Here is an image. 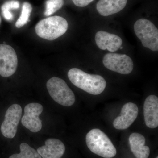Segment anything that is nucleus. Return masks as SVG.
Returning <instances> with one entry per match:
<instances>
[{"label": "nucleus", "instance_id": "obj_9", "mask_svg": "<svg viewBox=\"0 0 158 158\" xmlns=\"http://www.w3.org/2000/svg\"><path fill=\"white\" fill-rule=\"evenodd\" d=\"M43 111V107L40 104L31 103L27 105L24 108V115L22 118V124L32 132L39 131L42 124L39 116Z\"/></svg>", "mask_w": 158, "mask_h": 158}, {"label": "nucleus", "instance_id": "obj_3", "mask_svg": "<svg viewBox=\"0 0 158 158\" xmlns=\"http://www.w3.org/2000/svg\"><path fill=\"white\" fill-rule=\"evenodd\" d=\"M68 28L66 19L61 16H54L41 20L37 23L35 31L43 39L53 40L65 34Z\"/></svg>", "mask_w": 158, "mask_h": 158}, {"label": "nucleus", "instance_id": "obj_22", "mask_svg": "<svg viewBox=\"0 0 158 158\" xmlns=\"http://www.w3.org/2000/svg\"><path fill=\"white\" fill-rule=\"evenodd\" d=\"M156 158H158V156H157V157H156Z\"/></svg>", "mask_w": 158, "mask_h": 158}, {"label": "nucleus", "instance_id": "obj_7", "mask_svg": "<svg viewBox=\"0 0 158 158\" xmlns=\"http://www.w3.org/2000/svg\"><path fill=\"white\" fill-rule=\"evenodd\" d=\"M17 66V56L13 48L0 44V75L4 77L11 76L16 71Z\"/></svg>", "mask_w": 158, "mask_h": 158}, {"label": "nucleus", "instance_id": "obj_11", "mask_svg": "<svg viewBox=\"0 0 158 158\" xmlns=\"http://www.w3.org/2000/svg\"><path fill=\"white\" fill-rule=\"evenodd\" d=\"M95 40L97 45L100 49L107 50L112 52L118 50L123 43L119 36L103 31H98L96 33Z\"/></svg>", "mask_w": 158, "mask_h": 158}, {"label": "nucleus", "instance_id": "obj_14", "mask_svg": "<svg viewBox=\"0 0 158 158\" xmlns=\"http://www.w3.org/2000/svg\"><path fill=\"white\" fill-rule=\"evenodd\" d=\"M129 142L131 151L136 158H148L149 148L145 146V139L139 133H134L130 135Z\"/></svg>", "mask_w": 158, "mask_h": 158}, {"label": "nucleus", "instance_id": "obj_5", "mask_svg": "<svg viewBox=\"0 0 158 158\" xmlns=\"http://www.w3.org/2000/svg\"><path fill=\"white\" fill-rule=\"evenodd\" d=\"M134 31L144 47L154 52L158 51V30L152 22L140 19L135 23Z\"/></svg>", "mask_w": 158, "mask_h": 158}, {"label": "nucleus", "instance_id": "obj_17", "mask_svg": "<svg viewBox=\"0 0 158 158\" xmlns=\"http://www.w3.org/2000/svg\"><path fill=\"white\" fill-rule=\"evenodd\" d=\"M32 7L30 3L25 2L23 5L21 14L15 23L16 27H22L29 21V18L32 12Z\"/></svg>", "mask_w": 158, "mask_h": 158}, {"label": "nucleus", "instance_id": "obj_19", "mask_svg": "<svg viewBox=\"0 0 158 158\" xmlns=\"http://www.w3.org/2000/svg\"><path fill=\"white\" fill-rule=\"evenodd\" d=\"M64 0H47L46 2L44 15L49 16L62 8Z\"/></svg>", "mask_w": 158, "mask_h": 158}, {"label": "nucleus", "instance_id": "obj_8", "mask_svg": "<svg viewBox=\"0 0 158 158\" xmlns=\"http://www.w3.org/2000/svg\"><path fill=\"white\" fill-rule=\"evenodd\" d=\"M22 109L18 104H13L6 111L5 118L1 125V131L4 137L14 138L22 116Z\"/></svg>", "mask_w": 158, "mask_h": 158}, {"label": "nucleus", "instance_id": "obj_20", "mask_svg": "<svg viewBox=\"0 0 158 158\" xmlns=\"http://www.w3.org/2000/svg\"><path fill=\"white\" fill-rule=\"evenodd\" d=\"M75 5L78 7H84L88 6L94 0H72Z\"/></svg>", "mask_w": 158, "mask_h": 158}, {"label": "nucleus", "instance_id": "obj_15", "mask_svg": "<svg viewBox=\"0 0 158 158\" xmlns=\"http://www.w3.org/2000/svg\"><path fill=\"white\" fill-rule=\"evenodd\" d=\"M127 2V0H99L97 4V10L102 16H109L122 10Z\"/></svg>", "mask_w": 158, "mask_h": 158}, {"label": "nucleus", "instance_id": "obj_10", "mask_svg": "<svg viewBox=\"0 0 158 158\" xmlns=\"http://www.w3.org/2000/svg\"><path fill=\"white\" fill-rule=\"evenodd\" d=\"M138 114L137 105L132 102L127 103L122 108L120 115L113 122V126L117 130L126 129L135 120Z\"/></svg>", "mask_w": 158, "mask_h": 158}, {"label": "nucleus", "instance_id": "obj_4", "mask_svg": "<svg viewBox=\"0 0 158 158\" xmlns=\"http://www.w3.org/2000/svg\"><path fill=\"white\" fill-rule=\"evenodd\" d=\"M47 88L52 98L59 104L70 106L75 102V96L65 81L53 77L48 81Z\"/></svg>", "mask_w": 158, "mask_h": 158}, {"label": "nucleus", "instance_id": "obj_2", "mask_svg": "<svg viewBox=\"0 0 158 158\" xmlns=\"http://www.w3.org/2000/svg\"><path fill=\"white\" fill-rule=\"evenodd\" d=\"M87 146L91 152L104 158H112L117 151L109 137L101 130L93 129L86 137Z\"/></svg>", "mask_w": 158, "mask_h": 158}, {"label": "nucleus", "instance_id": "obj_12", "mask_svg": "<svg viewBox=\"0 0 158 158\" xmlns=\"http://www.w3.org/2000/svg\"><path fill=\"white\" fill-rule=\"evenodd\" d=\"M144 115L145 124L150 128L158 126V98L154 95L148 97L144 104Z\"/></svg>", "mask_w": 158, "mask_h": 158}, {"label": "nucleus", "instance_id": "obj_21", "mask_svg": "<svg viewBox=\"0 0 158 158\" xmlns=\"http://www.w3.org/2000/svg\"><path fill=\"white\" fill-rule=\"evenodd\" d=\"M1 17H0V23H1Z\"/></svg>", "mask_w": 158, "mask_h": 158}, {"label": "nucleus", "instance_id": "obj_6", "mask_svg": "<svg viewBox=\"0 0 158 158\" xmlns=\"http://www.w3.org/2000/svg\"><path fill=\"white\" fill-rule=\"evenodd\" d=\"M103 63L108 69L122 74H128L134 68L132 60L125 54H106L104 56Z\"/></svg>", "mask_w": 158, "mask_h": 158}, {"label": "nucleus", "instance_id": "obj_13", "mask_svg": "<svg viewBox=\"0 0 158 158\" xmlns=\"http://www.w3.org/2000/svg\"><path fill=\"white\" fill-rule=\"evenodd\" d=\"M37 152L42 158H61L65 152V146L62 141L50 138L45 142V145L38 148Z\"/></svg>", "mask_w": 158, "mask_h": 158}, {"label": "nucleus", "instance_id": "obj_1", "mask_svg": "<svg viewBox=\"0 0 158 158\" xmlns=\"http://www.w3.org/2000/svg\"><path fill=\"white\" fill-rule=\"evenodd\" d=\"M68 77L75 86L93 95L101 94L106 86V81L102 77L87 73L77 68L69 71Z\"/></svg>", "mask_w": 158, "mask_h": 158}, {"label": "nucleus", "instance_id": "obj_18", "mask_svg": "<svg viewBox=\"0 0 158 158\" xmlns=\"http://www.w3.org/2000/svg\"><path fill=\"white\" fill-rule=\"evenodd\" d=\"M19 2L17 0H10L7 1L3 4L2 7L3 16L7 20H12L13 15L10 11L12 9H19Z\"/></svg>", "mask_w": 158, "mask_h": 158}, {"label": "nucleus", "instance_id": "obj_16", "mask_svg": "<svg viewBox=\"0 0 158 158\" xmlns=\"http://www.w3.org/2000/svg\"><path fill=\"white\" fill-rule=\"evenodd\" d=\"M20 149L19 153L12 155L9 158H42L37 151L27 143H22L20 145Z\"/></svg>", "mask_w": 158, "mask_h": 158}]
</instances>
